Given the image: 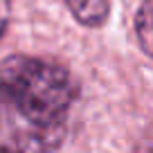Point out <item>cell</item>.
Masks as SVG:
<instances>
[{
    "label": "cell",
    "mask_w": 153,
    "mask_h": 153,
    "mask_svg": "<svg viewBox=\"0 0 153 153\" xmlns=\"http://www.w3.org/2000/svg\"><path fill=\"white\" fill-rule=\"evenodd\" d=\"M0 88L52 120H65L79 92L63 65L25 54H14L0 63Z\"/></svg>",
    "instance_id": "obj_1"
},
{
    "label": "cell",
    "mask_w": 153,
    "mask_h": 153,
    "mask_svg": "<svg viewBox=\"0 0 153 153\" xmlns=\"http://www.w3.org/2000/svg\"><path fill=\"white\" fill-rule=\"evenodd\" d=\"M65 120H52L0 88V153H54Z\"/></svg>",
    "instance_id": "obj_2"
},
{
    "label": "cell",
    "mask_w": 153,
    "mask_h": 153,
    "mask_svg": "<svg viewBox=\"0 0 153 153\" xmlns=\"http://www.w3.org/2000/svg\"><path fill=\"white\" fill-rule=\"evenodd\" d=\"M72 16L86 27H99L106 23L110 0H65Z\"/></svg>",
    "instance_id": "obj_3"
},
{
    "label": "cell",
    "mask_w": 153,
    "mask_h": 153,
    "mask_svg": "<svg viewBox=\"0 0 153 153\" xmlns=\"http://www.w3.org/2000/svg\"><path fill=\"white\" fill-rule=\"evenodd\" d=\"M137 43L149 56H153V0H144L135 16Z\"/></svg>",
    "instance_id": "obj_4"
},
{
    "label": "cell",
    "mask_w": 153,
    "mask_h": 153,
    "mask_svg": "<svg viewBox=\"0 0 153 153\" xmlns=\"http://www.w3.org/2000/svg\"><path fill=\"white\" fill-rule=\"evenodd\" d=\"M9 16H11V0H0V36L7 29Z\"/></svg>",
    "instance_id": "obj_5"
}]
</instances>
